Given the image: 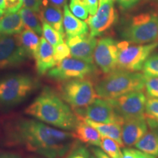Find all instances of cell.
Returning a JSON list of instances; mask_svg holds the SVG:
<instances>
[{
    "label": "cell",
    "mask_w": 158,
    "mask_h": 158,
    "mask_svg": "<svg viewBox=\"0 0 158 158\" xmlns=\"http://www.w3.org/2000/svg\"><path fill=\"white\" fill-rule=\"evenodd\" d=\"M70 9L71 13L78 19L81 20L87 19L89 15L88 9L79 2L78 0H70Z\"/></svg>",
    "instance_id": "30"
},
{
    "label": "cell",
    "mask_w": 158,
    "mask_h": 158,
    "mask_svg": "<svg viewBox=\"0 0 158 158\" xmlns=\"http://www.w3.org/2000/svg\"><path fill=\"white\" fill-rule=\"evenodd\" d=\"M0 158H21V156L15 153L2 152L0 153Z\"/></svg>",
    "instance_id": "41"
},
{
    "label": "cell",
    "mask_w": 158,
    "mask_h": 158,
    "mask_svg": "<svg viewBox=\"0 0 158 158\" xmlns=\"http://www.w3.org/2000/svg\"><path fill=\"white\" fill-rule=\"evenodd\" d=\"M96 70L93 63L73 57L59 62L48 71V76L56 81H67L73 79L86 78L95 73Z\"/></svg>",
    "instance_id": "8"
},
{
    "label": "cell",
    "mask_w": 158,
    "mask_h": 158,
    "mask_svg": "<svg viewBox=\"0 0 158 158\" xmlns=\"http://www.w3.org/2000/svg\"><path fill=\"white\" fill-rule=\"evenodd\" d=\"M157 46V42L138 45H130L127 41L118 43L117 68L130 72L142 70L144 63Z\"/></svg>",
    "instance_id": "7"
},
{
    "label": "cell",
    "mask_w": 158,
    "mask_h": 158,
    "mask_svg": "<svg viewBox=\"0 0 158 158\" xmlns=\"http://www.w3.org/2000/svg\"><path fill=\"white\" fill-rule=\"evenodd\" d=\"M63 27L67 37L78 36L89 33L87 23L75 16L70 12L67 4L64 6Z\"/></svg>",
    "instance_id": "17"
},
{
    "label": "cell",
    "mask_w": 158,
    "mask_h": 158,
    "mask_svg": "<svg viewBox=\"0 0 158 158\" xmlns=\"http://www.w3.org/2000/svg\"><path fill=\"white\" fill-rule=\"evenodd\" d=\"M146 94L148 98H158V76H144Z\"/></svg>",
    "instance_id": "29"
},
{
    "label": "cell",
    "mask_w": 158,
    "mask_h": 158,
    "mask_svg": "<svg viewBox=\"0 0 158 158\" xmlns=\"http://www.w3.org/2000/svg\"><path fill=\"white\" fill-rule=\"evenodd\" d=\"M60 97L71 107L84 108L98 98L94 86L89 78L67 81L61 86Z\"/></svg>",
    "instance_id": "6"
},
{
    "label": "cell",
    "mask_w": 158,
    "mask_h": 158,
    "mask_svg": "<svg viewBox=\"0 0 158 158\" xmlns=\"http://www.w3.org/2000/svg\"><path fill=\"white\" fill-rule=\"evenodd\" d=\"M144 86L143 74L117 68L99 80L94 89L99 98L114 99L134 91H142Z\"/></svg>",
    "instance_id": "3"
},
{
    "label": "cell",
    "mask_w": 158,
    "mask_h": 158,
    "mask_svg": "<svg viewBox=\"0 0 158 158\" xmlns=\"http://www.w3.org/2000/svg\"><path fill=\"white\" fill-rule=\"evenodd\" d=\"M25 114L53 127L74 130L79 122L68 103L51 89L45 87L25 109Z\"/></svg>",
    "instance_id": "2"
},
{
    "label": "cell",
    "mask_w": 158,
    "mask_h": 158,
    "mask_svg": "<svg viewBox=\"0 0 158 158\" xmlns=\"http://www.w3.org/2000/svg\"><path fill=\"white\" fill-rule=\"evenodd\" d=\"M89 158H96L95 157H94V156H91V157Z\"/></svg>",
    "instance_id": "44"
},
{
    "label": "cell",
    "mask_w": 158,
    "mask_h": 158,
    "mask_svg": "<svg viewBox=\"0 0 158 158\" xmlns=\"http://www.w3.org/2000/svg\"><path fill=\"white\" fill-rule=\"evenodd\" d=\"M121 158H137L135 153V149L125 148L122 152V156Z\"/></svg>",
    "instance_id": "37"
},
{
    "label": "cell",
    "mask_w": 158,
    "mask_h": 158,
    "mask_svg": "<svg viewBox=\"0 0 158 158\" xmlns=\"http://www.w3.org/2000/svg\"><path fill=\"white\" fill-rule=\"evenodd\" d=\"M4 1L5 0H0V8L4 10Z\"/></svg>",
    "instance_id": "43"
},
{
    "label": "cell",
    "mask_w": 158,
    "mask_h": 158,
    "mask_svg": "<svg viewBox=\"0 0 158 158\" xmlns=\"http://www.w3.org/2000/svg\"><path fill=\"white\" fill-rule=\"evenodd\" d=\"M124 121L145 117L147 97L142 91H134L114 99H108Z\"/></svg>",
    "instance_id": "9"
},
{
    "label": "cell",
    "mask_w": 158,
    "mask_h": 158,
    "mask_svg": "<svg viewBox=\"0 0 158 158\" xmlns=\"http://www.w3.org/2000/svg\"><path fill=\"white\" fill-rule=\"evenodd\" d=\"M34 58L37 73L40 76L48 73L57 63L54 59V48L45 38H40Z\"/></svg>",
    "instance_id": "16"
},
{
    "label": "cell",
    "mask_w": 158,
    "mask_h": 158,
    "mask_svg": "<svg viewBox=\"0 0 158 158\" xmlns=\"http://www.w3.org/2000/svg\"><path fill=\"white\" fill-rule=\"evenodd\" d=\"M121 35L130 43H155L158 39V18L154 13L135 15L124 26Z\"/></svg>",
    "instance_id": "5"
},
{
    "label": "cell",
    "mask_w": 158,
    "mask_h": 158,
    "mask_svg": "<svg viewBox=\"0 0 158 158\" xmlns=\"http://www.w3.org/2000/svg\"><path fill=\"white\" fill-rule=\"evenodd\" d=\"M6 144L22 147L46 158H62L75 146L73 133L51 127L33 118L18 117L5 125Z\"/></svg>",
    "instance_id": "1"
},
{
    "label": "cell",
    "mask_w": 158,
    "mask_h": 158,
    "mask_svg": "<svg viewBox=\"0 0 158 158\" xmlns=\"http://www.w3.org/2000/svg\"><path fill=\"white\" fill-rule=\"evenodd\" d=\"M145 117L126 120L122 126V139L124 145L133 147L145 135L148 130Z\"/></svg>",
    "instance_id": "15"
},
{
    "label": "cell",
    "mask_w": 158,
    "mask_h": 158,
    "mask_svg": "<svg viewBox=\"0 0 158 158\" xmlns=\"http://www.w3.org/2000/svg\"><path fill=\"white\" fill-rule=\"evenodd\" d=\"M43 36L54 48L61 43H64V36L51 27L48 23L42 21Z\"/></svg>",
    "instance_id": "26"
},
{
    "label": "cell",
    "mask_w": 158,
    "mask_h": 158,
    "mask_svg": "<svg viewBox=\"0 0 158 158\" xmlns=\"http://www.w3.org/2000/svg\"><path fill=\"white\" fill-rule=\"evenodd\" d=\"M43 5L39 13L42 21L48 23L55 30L59 31L64 37L62 10L46 2H43Z\"/></svg>",
    "instance_id": "18"
},
{
    "label": "cell",
    "mask_w": 158,
    "mask_h": 158,
    "mask_svg": "<svg viewBox=\"0 0 158 158\" xmlns=\"http://www.w3.org/2000/svg\"><path fill=\"white\" fill-rule=\"evenodd\" d=\"M118 5L124 10H127L137 5L140 0H116Z\"/></svg>",
    "instance_id": "36"
},
{
    "label": "cell",
    "mask_w": 158,
    "mask_h": 158,
    "mask_svg": "<svg viewBox=\"0 0 158 158\" xmlns=\"http://www.w3.org/2000/svg\"><path fill=\"white\" fill-rule=\"evenodd\" d=\"M118 43L111 37H102L97 41L93 59L104 74L117 69Z\"/></svg>",
    "instance_id": "12"
},
{
    "label": "cell",
    "mask_w": 158,
    "mask_h": 158,
    "mask_svg": "<svg viewBox=\"0 0 158 158\" xmlns=\"http://www.w3.org/2000/svg\"><path fill=\"white\" fill-rule=\"evenodd\" d=\"M89 153L84 147H74L72 148L67 158H89Z\"/></svg>",
    "instance_id": "33"
},
{
    "label": "cell",
    "mask_w": 158,
    "mask_h": 158,
    "mask_svg": "<svg viewBox=\"0 0 158 158\" xmlns=\"http://www.w3.org/2000/svg\"><path fill=\"white\" fill-rule=\"evenodd\" d=\"M70 56V50L67 43H62L54 48V59L57 64Z\"/></svg>",
    "instance_id": "31"
},
{
    "label": "cell",
    "mask_w": 158,
    "mask_h": 158,
    "mask_svg": "<svg viewBox=\"0 0 158 158\" xmlns=\"http://www.w3.org/2000/svg\"><path fill=\"white\" fill-rule=\"evenodd\" d=\"M144 76H158V54L149 56L143 66Z\"/></svg>",
    "instance_id": "28"
},
{
    "label": "cell",
    "mask_w": 158,
    "mask_h": 158,
    "mask_svg": "<svg viewBox=\"0 0 158 158\" xmlns=\"http://www.w3.org/2000/svg\"><path fill=\"white\" fill-rule=\"evenodd\" d=\"M103 1H105V0H100V3H101V2H103Z\"/></svg>",
    "instance_id": "45"
},
{
    "label": "cell",
    "mask_w": 158,
    "mask_h": 158,
    "mask_svg": "<svg viewBox=\"0 0 158 158\" xmlns=\"http://www.w3.org/2000/svg\"><path fill=\"white\" fill-rule=\"evenodd\" d=\"M149 127V130L135 143V147L140 151L158 157V126Z\"/></svg>",
    "instance_id": "22"
},
{
    "label": "cell",
    "mask_w": 158,
    "mask_h": 158,
    "mask_svg": "<svg viewBox=\"0 0 158 158\" xmlns=\"http://www.w3.org/2000/svg\"><path fill=\"white\" fill-rule=\"evenodd\" d=\"M39 86V82L27 74H15L0 78V106L21 103Z\"/></svg>",
    "instance_id": "4"
},
{
    "label": "cell",
    "mask_w": 158,
    "mask_h": 158,
    "mask_svg": "<svg viewBox=\"0 0 158 158\" xmlns=\"http://www.w3.org/2000/svg\"><path fill=\"white\" fill-rule=\"evenodd\" d=\"M145 118L158 124V98H148L145 106Z\"/></svg>",
    "instance_id": "27"
},
{
    "label": "cell",
    "mask_w": 158,
    "mask_h": 158,
    "mask_svg": "<svg viewBox=\"0 0 158 158\" xmlns=\"http://www.w3.org/2000/svg\"><path fill=\"white\" fill-rule=\"evenodd\" d=\"M4 14H5V11H4V10L0 8V19H1L2 18Z\"/></svg>",
    "instance_id": "42"
},
{
    "label": "cell",
    "mask_w": 158,
    "mask_h": 158,
    "mask_svg": "<svg viewBox=\"0 0 158 158\" xmlns=\"http://www.w3.org/2000/svg\"><path fill=\"white\" fill-rule=\"evenodd\" d=\"M18 39L29 58L34 57L38 48L40 39L38 35L29 29H26L17 35Z\"/></svg>",
    "instance_id": "23"
},
{
    "label": "cell",
    "mask_w": 158,
    "mask_h": 158,
    "mask_svg": "<svg viewBox=\"0 0 158 158\" xmlns=\"http://www.w3.org/2000/svg\"><path fill=\"white\" fill-rule=\"evenodd\" d=\"M43 0H23V7L40 13Z\"/></svg>",
    "instance_id": "34"
},
{
    "label": "cell",
    "mask_w": 158,
    "mask_h": 158,
    "mask_svg": "<svg viewBox=\"0 0 158 158\" xmlns=\"http://www.w3.org/2000/svg\"><path fill=\"white\" fill-rule=\"evenodd\" d=\"M116 19L117 14L114 8V0H105L100 3L95 14L91 15L86 21L89 35L92 37L102 35L115 23Z\"/></svg>",
    "instance_id": "13"
},
{
    "label": "cell",
    "mask_w": 158,
    "mask_h": 158,
    "mask_svg": "<svg viewBox=\"0 0 158 158\" xmlns=\"http://www.w3.org/2000/svg\"><path fill=\"white\" fill-rule=\"evenodd\" d=\"M92 151L94 153V157L96 158H110L101 149H99V148H92Z\"/></svg>",
    "instance_id": "39"
},
{
    "label": "cell",
    "mask_w": 158,
    "mask_h": 158,
    "mask_svg": "<svg viewBox=\"0 0 158 158\" xmlns=\"http://www.w3.org/2000/svg\"><path fill=\"white\" fill-rule=\"evenodd\" d=\"M78 118H88L100 123H117L123 124L124 119L116 113L108 99L96 98L90 105L84 108L75 109Z\"/></svg>",
    "instance_id": "10"
},
{
    "label": "cell",
    "mask_w": 158,
    "mask_h": 158,
    "mask_svg": "<svg viewBox=\"0 0 158 158\" xmlns=\"http://www.w3.org/2000/svg\"><path fill=\"white\" fill-rule=\"evenodd\" d=\"M23 5V0H5L4 11L5 13H16L21 9Z\"/></svg>",
    "instance_id": "32"
},
{
    "label": "cell",
    "mask_w": 158,
    "mask_h": 158,
    "mask_svg": "<svg viewBox=\"0 0 158 158\" xmlns=\"http://www.w3.org/2000/svg\"><path fill=\"white\" fill-rule=\"evenodd\" d=\"M83 5L88 9L89 13L91 15H93L98 11V0H78Z\"/></svg>",
    "instance_id": "35"
},
{
    "label": "cell",
    "mask_w": 158,
    "mask_h": 158,
    "mask_svg": "<svg viewBox=\"0 0 158 158\" xmlns=\"http://www.w3.org/2000/svg\"><path fill=\"white\" fill-rule=\"evenodd\" d=\"M97 39L89 34L67 37L66 43L70 50V56L85 62L93 63Z\"/></svg>",
    "instance_id": "14"
},
{
    "label": "cell",
    "mask_w": 158,
    "mask_h": 158,
    "mask_svg": "<svg viewBox=\"0 0 158 158\" xmlns=\"http://www.w3.org/2000/svg\"><path fill=\"white\" fill-rule=\"evenodd\" d=\"M27 59L17 35H0V70L18 67Z\"/></svg>",
    "instance_id": "11"
},
{
    "label": "cell",
    "mask_w": 158,
    "mask_h": 158,
    "mask_svg": "<svg viewBox=\"0 0 158 158\" xmlns=\"http://www.w3.org/2000/svg\"><path fill=\"white\" fill-rule=\"evenodd\" d=\"M135 153L136 156H137V158H156L155 156L145 153L138 149H135Z\"/></svg>",
    "instance_id": "40"
},
{
    "label": "cell",
    "mask_w": 158,
    "mask_h": 158,
    "mask_svg": "<svg viewBox=\"0 0 158 158\" xmlns=\"http://www.w3.org/2000/svg\"><path fill=\"white\" fill-rule=\"evenodd\" d=\"M68 0H43V2H46L55 6V7H59V8H62L64 7L65 4H67Z\"/></svg>",
    "instance_id": "38"
},
{
    "label": "cell",
    "mask_w": 158,
    "mask_h": 158,
    "mask_svg": "<svg viewBox=\"0 0 158 158\" xmlns=\"http://www.w3.org/2000/svg\"><path fill=\"white\" fill-rule=\"evenodd\" d=\"M100 148L105 153L107 154L110 158H121L122 152L120 149V145L117 142L110 138L101 137Z\"/></svg>",
    "instance_id": "25"
},
{
    "label": "cell",
    "mask_w": 158,
    "mask_h": 158,
    "mask_svg": "<svg viewBox=\"0 0 158 158\" xmlns=\"http://www.w3.org/2000/svg\"><path fill=\"white\" fill-rule=\"evenodd\" d=\"M24 24L19 12L5 13L0 19V35H15L23 31Z\"/></svg>",
    "instance_id": "20"
},
{
    "label": "cell",
    "mask_w": 158,
    "mask_h": 158,
    "mask_svg": "<svg viewBox=\"0 0 158 158\" xmlns=\"http://www.w3.org/2000/svg\"><path fill=\"white\" fill-rule=\"evenodd\" d=\"M32 158H38V157H32Z\"/></svg>",
    "instance_id": "46"
},
{
    "label": "cell",
    "mask_w": 158,
    "mask_h": 158,
    "mask_svg": "<svg viewBox=\"0 0 158 158\" xmlns=\"http://www.w3.org/2000/svg\"><path fill=\"white\" fill-rule=\"evenodd\" d=\"M19 13L26 28L31 29L38 35L43 34L42 20L40 13L24 7L20 10Z\"/></svg>",
    "instance_id": "24"
},
{
    "label": "cell",
    "mask_w": 158,
    "mask_h": 158,
    "mask_svg": "<svg viewBox=\"0 0 158 158\" xmlns=\"http://www.w3.org/2000/svg\"><path fill=\"white\" fill-rule=\"evenodd\" d=\"M74 136L83 143L100 147L102 135L95 128L79 118V122L74 130Z\"/></svg>",
    "instance_id": "19"
},
{
    "label": "cell",
    "mask_w": 158,
    "mask_h": 158,
    "mask_svg": "<svg viewBox=\"0 0 158 158\" xmlns=\"http://www.w3.org/2000/svg\"><path fill=\"white\" fill-rule=\"evenodd\" d=\"M81 118V119L84 120V121L92 126V127L95 128L100 133V135L104 137L110 138L111 139L117 142L119 144L120 147H124V143L122 139V126L121 124L117 123H100V122H96L92 120L88 119V118Z\"/></svg>",
    "instance_id": "21"
}]
</instances>
